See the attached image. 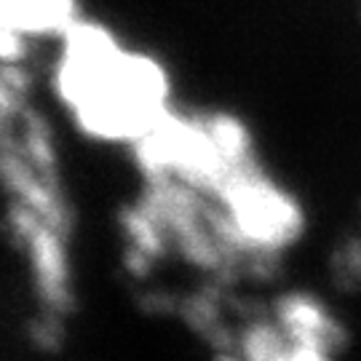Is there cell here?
<instances>
[{
    "instance_id": "obj_1",
    "label": "cell",
    "mask_w": 361,
    "mask_h": 361,
    "mask_svg": "<svg viewBox=\"0 0 361 361\" xmlns=\"http://www.w3.org/2000/svg\"><path fill=\"white\" fill-rule=\"evenodd\" d=\"M59 38L54 86L78 123L110 140L153 137L166 113L161 67L102 27L75 22Z\"/></svg>"
}]
</instances>
